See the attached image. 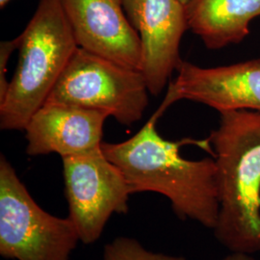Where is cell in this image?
<instances>
[{
    "mask_svg": "<svg viewBox=\"0 0 260 260\" xmlns=\"http://www.w3.org/2000/svg\"><path fill=\"white\" fill-rule=\"evenodd\" d=\"M11 0H0V7L1 8H4L8 3H9Z\"/></svg>",
    "mask_w": 260,
    "mask_h": 260,
    "instance_id": "15",
    "label": "cell"
},
{
    "mask_svg": "<svg viewBox=\"0 0 260 260\" xmlns=\"http://www.w3.org/2000/svg\"><path fill=\"white\" fill-rule=\"evenodd\" d=\"M179 1H180L181 3H183L184 5H187V4H188V2H189L190 0H179Z\"/></svg>",
    "mask_w": 260,
    "mask_h": 260,
    "instance_id": "16",
    "label": "cell"
},
{
    "mask_svg": "<svg viewBox=\"0 0 260 260\" xmlns=\"http://www.w3.org/2000/svg\"><path fill=\"white\" fill-rule=\"evenodd\" d=\"M186 13L188 28L217 50L248 37L250 23L260 17V0H190Z\"/></svg>",
    "mask_w": 260,
    "mask_h": 260,
    "instance_id": "11",
    "label": "cell"
},
{
    "mask_svg": "<svg viewBox=\"0 0 260 260\" xmlns=\"http://www.w3.org/2000/svg\"><path fill=\"white\" fill-rule=\"evenodd\" d=\"M156 113L130 139L103 143L105 156L125 177L133 193L165 196L181 220H193L213 231L218 222L219 199L214 158L188 160L180 148L195 145L214 156L209 140L169 141L156 130Z\"/></svg>",
    "mask_w": 260,
    "mask_h": 260,
    "instance_id": "1",
    "label": "cell"
},
{
    "mask_svg": "<svg viewBox=\"0 0 260 260\" xmlns=\"http://www.w3.org/2000/svg\"><path fill=\"white\" fill-rule=\"evenodd\" d=\"M103 260H185L181 256L155 253L146 250L129 237H118L104 247Z\"/></svg>",
    "mask_w": 260,
    "mask_h": 260,
    "instance_id": "12",
    "label": "cell"
},
{
    "mask_svg": "<svg viewBox=\"0 0 260 260\" xmlns=\"http://www.w3.org/2000/svg\"><path fill=\"white\" fill-rule=\"evenodd\" d=\"M78 47L140 71L139 36L122 0H61Z\"/></svg>",
    "mask_w": 260,
    "mask_h": 260,
    "instance_id": "9",
    "label": "cell"
},
{
    "mask_svg": "<svg viewBox=\"0 0 260 260\" xmlns=\"http://www.w3.org/2000/svg\"><path fill=\"white\" fill-rule=\"evenodd\" d=\"M221 260H256L251 256V254L249 253H244V252H232L231 254L226 255Z\"/></svg>",
    "mask_w": 260,
    "mask_h": 260,
    "instance_id": "14",
    "label": "cell"
},
{
    "mask_svg": "<svg viewBox=\"0 0 260 260\" xmlns=\"http://www.w3.org/2000/svg\"><path fill=\"white\" fill-rule=\"evenodd\" d=\"M165 100L155 112L160 117L178 101H191L219 113L260 112V58L233 65L203 68L182 61Z\"/></svg>",
    "mask_w": 260,
    "mask_h": 260,
    "instance_id": "7",
    "label": "cell"
},
{
    "mask_svg": "<svg viewBox=\"0 0 260 260\" xmlns=\"http://www.w3.org/2000/svg\"><path fill=\"white\" fill-rule=\"evenodd\" d=\"M122 5L139 36L140 72L149 93L158 95L182 63L180 43L189 29L186 5L179 0H122Z\"/></svg>",
    "mask_w": 260,
    "mask_h": 260,
    "instance_id": "8",
    "label": "cell"
},
{
    "mask_svg": "<svg viewBox=\"0 0 260 260\" xmlns=\"http://www.w3.org/2000/svg\"><path fill=\"white\" fill-rule=\"evenodd\" d=\"M19 37L17 70L0 102L3 130L25 129L78 48L61 0H40Z\"/></svg>",
    "mask_w": 260,
    "mask_h": 260,
    "instance_id": "3",
    "label": "cell"
},
{
    "mask_svg": "<svg viewBox=\"0 0 260 260\" xmlns=\"http://www.w3.org/2000/svg\"><path fill=\"white\" fill-rule=\"evenodd\" d=\"M217 167L218 222L213 230L231 252L260 251V112L220 113L209 136Z\"/></svg>",
    "mask_w": 260,
    "mask_h": 260,
    "instance_id": "2",
    "label": "cell"
},
{
    "mask_svg": "<svg viewBox=\"0 0 260 260\" xmlns=\"http://www.w3.org/2000/svg\"><path fill=\"white\" fill-rule=\"evenodd\" d=\"M19 37L18 36L11 41L1 42L0 44V102L5 98L10 81L7 79V64L10 56L19 48Z\"/></svg>",
    "mask_w": 260,
    "mask_h": 260,
    "instance_id": "13",
    "label": "cell"
},
{
    "mask_svg": "<svg viewBox=\"0 0 260 260\" xmlns=\"http://www.w3.org/2000/svg\"><path fill=\"white\" fill-rule=\"evenodd\" d=\"M142 73L78 47L47 103L103 112L123 125L139 121L149 104Z\"/></svg>",
    "mask_w": 260,
    "mask_h": 260,
    "instance_id": "4",
    "label": "cell"
},
{
    "mask_svg": "<svg viewBox=\"0 0 260 260\" xmlns=\"http://www.w3.org/2000/svg\"><path fill=\"white\" fill-rule=\"evenodd\" d=\"M103 112L64 103H46L28 121L26 153L71 156L98 149L103 144Z\"/></svg>",
    "mask_w": 260,
    "mask_h": 260,
    "instance_id": "10",
    "label": "cell"
},
{
    "mask_svg": "<svg viewBox=\"0 0 260 260\" xmlns=\"http://www.w3.org/2000/svg\"><path fill=\"white\" fill-rule=\"evenodd\" d=\"M69 218L84 244L96 241L114 213L128 212L132 194L122 173L98 149L62 157Z\"/></svg>",
    "mask_w": 260,
    "mask_h": 260,
    "instance_id": "6",
    "label": "cell"
},
{
    "mask_svg": "<svg viewBox=\"0 0 260 260\" xmlns=\"http://www.w3.org/2000/svg\"><path fill=\"white\" fill-rule=\"evenodd\" d=\"M79 235L71 219L42 209L0 157V254L9 259L70 260Z\"/></svg>",
    "mask_w": 260,
    "mask_h": 260,
    "instance_id": "5",
    "label": "cell"
}]
</instances>
